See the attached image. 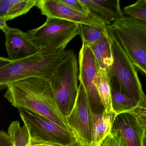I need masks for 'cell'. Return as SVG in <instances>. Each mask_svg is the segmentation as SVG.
<instances>
[{"label":"cell","mask_w":146,"mask_h":146,"mask_svg":"<svg viewBox=\"0 0 146 146\" xmlns=\"http://www.w3.org/2000/svg\"><path fill=\"white\" fill-rule=\"evenodd\" d=\"M4 96L14 107L39 114L72 133L57 106L50 81L37 77L17 81L7 86Z\"/></svg>","instance_id":"1"},{"label":"cell","mask_w":146,"mask_h":146,"mask_svg":"<svg viewBox=\"0 0 146 146\" xmlns=\"http://www.w3.org/2000/svg\"><path fill=\"white\" fill-rule=\"evenodd\" d=\"M70 50L54 52L41 48L34 55L12 61L0 67V90L7 89L9 84L31 77L40 78L51 82L57 67Z\"/></svg>","instance_id":"2"},{"label":"cell","mask_w":146,"mask_h":146,"mask_svg":"<svg viewBox=\"0 0 146 146\" xmlns=\"http://www.w3.org/2000/svg\"><path fill=\"white\" fill-rule=\"evenodd\" d=\"M111 39L113 63L107 73L111 90L139 102L146 99L137 70L112 31L107 27Z\"/></svg>","instance_id":"3"},{"label":"cell","mask_w":146,"mask_h":146,"mask_svg":"<svg viewBox=\"0 0 146 146\" xmlns=\"http://www.w3.org/2000/svg\"><path fill=\"white\" fill-rule=\"evenodd\" d=\"M108 27L137 70L143 76H146V22L123 14Z\"/></svg>","instance_id":"4"},{"label":"cell","mask_w":146,"mask_h":146,"mask_svg":"<svg viewBox=\"0 0 146 146\" xmlns=\"http://www.w3.org/2000/svg\"><path fill=\"white\" fill-rule=\"evenodd\" d=\"M78 78L77 58L74 51L70 50L57 67L50 82L57 106L65 117L69 115L76 102Z\"/></svg>","instance_id":"5"},{"label":"cell","mask_w":146,"mask_h":146,"mask_svg":"<svg viewBox=\"0 0 146 146\" xmlns=\"http://www.w3.org/2000/svg\"><path fill=\"white\" fill-rule=\"evenodd\" d=\"M78 26V24L67 20L47 17L42 25L27 34L38 47L61 52L79 35Z\"/></svg>","instance_id":"6"},{"label":"cell","mask_w":146,"mask_h":146,"mask_svg":"<svg viewBox=\"0 0 146 146\" xmlns=\"http://www.w3.org/2000/svg\"><path fill=\"white\" fill-rule=\"evenodd\" d=\"M18 110L23 125L30 136L66 146L77 141L72 133L48 119L26 109Z\"/></svg>","instance_id":"7"},{"label":"cell","mask_w":146,"mask_h":146,"mask_svg":"<svg viewBox=\"0 0 146 146\" xmlns=\"http://www.w3.org/2000/svg\"><path fill=\"white\" fill-rule=\"evenodd\" d=\"M67 125L77 141L83 144L92 143V113L85 90L81 84L73 108L65 117Z\"/></svg>","instance_id":"8"},{"label":"cell","mask_w":146,"mask_h":146,"mask_svg":"<svg viewBox=\"0 0 146 146\" xmlns=\"http://www.w3.org/2000/svg\"><path fill=\"white\" fill-rule=\"evenodd\" d=\"M78 79L85 90L92 113L103 112L105 110L100 99L97 87V68L94 58L89 47L82 46L78 57Z\"/></svg>","instance_id":"9"},{"label":"cell","mask_w":146,"mask_h":146,"mask_svg":"<svg viewBox=\"0 0 146 146\" xmlns=\"http://www.w3.org/2000/svg\"><path fill=\"white\" fill-rule=\"evenodd\" d=\"M35 6L41 15L47 17L67 20L78 24H84L101 29H106L110 24L90 11L88 14L79 13L60 1V0H36Z\"/></svg>","instance_id":"10"},{"label":"cell","mask_w":146,"mask_h":146,"mask_svg":"<svg viewBox=\"0 0 146 146\" xmlns=\"http://www.w3.org/2000/svg\"><path fill=\"white\" fill-rule=\"evenodd\" d=\"M146 128L140 124L130 113L116 115L111 133L115 136L121 146H145Z\"/></svg>","instance_id":"11"},{"label":"cell","mask_w":146,"mask_h":146,"mask_svg":"<svg viewBox=\"0 0 146 146\" xmlns=\"http://www.w3.org/2000/svg\"><path fill=\"white\" fill-rule=\"evenodd\" d=\"M5 35L6 49L11 61L30 57L40 49L31 40L27 33L19 29L10 28Z\"/></svg>","instance_id":"12"},{"label":"cell","mask_w":146,"mask_h":146,"mask_svg":"<svg viewBox=\"0 0 146 146\" xmlns=\"http://www.w3.org/2000/svg\"><path fill=\"white\" fill-rule=\"evenodd\" d=\"M116 115L114 112H108L105 111L99 113H92V143L95 146H100L104 139L111 133Z\"/></svg>","instance_id":"13"},{"label":"cell","mask_w":146,"mask_h":146,"mask_svg":"<svg viewBox=\"0 0 146 146\" xmlns=\"http://www.w3.org/2000/svg\"><path fill=\"white\" fill-rule=\"evenodd\" d=\"M107 27L102 38L89 47L94 55L97 68L106 70L113 63L111 39Z\"/></svg>","instance_id":"14"},{"label":"cell","mask_w":146,"mask_h":146,"mask_svg":"<svg viewBox=\"0 0 146 146\" xmlns=\"http://www.w3.org/2000/svg\"><path fill=\"white\" fill-rule=\"evenodd\" d=\"M36 3V0H0V17L12 20L28 13Z\"/></svg>","instance_id":"15"},{"label":"cell","mask_w":146,"mask_h":146,"mask_svg":"<svg viewBox=\"0 0 146 146\" xmlns=\"http://www.w3.org/2000/svg\"><path fill=\"white\" fill-rule=\"evenodd\" d=\"M96 83L98 94L105 111L113 112L112 108L111 87L106 70L98 69Z\"/></svg>","instance_id":"16"},{"label":"cell","mask_w":146,"mask_h":146,"mask_svg":"<svg viewBox=\"0 0 146 146\" xmlns=\"http://www.w3.org/2000/svg\"><path fill=\"white\" fill-rule=\"evenodd\" d=\"M113 111L116 115L130 113L138 106L139 102L114 90H111Z\"/></svg>","instance_id":"17"},{"label":"cell","mask_w":146,"mask_h":146,"mask_svg":"<svg viewBox=\"0 0 146 146\" xmlns=\"http://www.w3.org/2000/svg\"><path fill=\"white\" fill-rule=\"evenodd\" d=\"M106 29L96 28L90 25L79 24V35L82 39V45L90 47L100 40L105 34Z\"/></svg>","instance_id":"18"},{"label":"cell","mask_w":146,"mask_h":146,"mask_svg":"<svg viewBox=\"0 0 146 146\" xmlns=\"http://www.w3.org/2000/svg\"><path fill=\"white\" fill-rule=\"evenodd\" d=\"M12 146H26L28 144L29 135L24 125L21 126L19 121H13L8 129Z\"/></svg>","instance_id":"19"},{"label":"cell","mask_w":146,"mask_h":146,"mask_svg":"<svg viewBox=\"0 0 146 146\" xmlns=\"http://www.w3.org/2000/svg\"><path fill=\"white\" fill-rule=\"evenodd\" d=\"M122 12L127 17L146 22V0H138L134 4L125 7Z\"/></svg>","instance_id":"20"},{"label":"cell","mask_w":146,"mask_h":146,"mask_svg":"<svg viewBox=\"0 0 146 146\" xmlns=\"http://www.w3.org/2000/svg\"><path fill=\"white\" fill-rule=\"evenodd\" d=\"M80 1L90 11L100 16L109 24L111 23L119 17L114 13L97 5L93 0H80Z\"/></svg>","instance_id":"21"},{"label":"cell","mask_w":146,"mask_h":146,"mask_svg":"<svg viewBox=\"0 0 146 146\" xmlns=\"http://www.w3.org/2000/svg\"><path fill=\"white\" fill-rule=\"evenodd\" d=\"M97 5L114 13L119 17L123 15L119 0H93Z\"/></svg>","instance_id":"22"},{"label":"cell","mask_w":146,"mask_h":146,"mask_svg":"<svg viewBox=\"0 0 146 146\" xmlns=\"http://www.w3.org/2000/svg\"><path fill=\"white\" fill-rule=\"evenodd\" d=\"M60 1L79 13L87 14L90 12L80 0H60Z\"/></svg>","instance_id":"23"},{"label":"cell","mask_w":146,"mask_h":146,"mask_svg":"<svg viewBox=\"0 0 146 146\" xmlns=\"http://www.w3.org/2000/svg\"><path fill=\"white\" fill-rule=\"evenodd\" d=\"M26 146H66L58 143L46 141L29 135V141ZM71 146V145L70 146Z\"/></svg>","instance_id":"24"},{"label":"cell","mask_w":146,"mask_h":146,"mask_svg":"<svg viewBox=\"0 0 146 146\" xmlns=\"http://www.w3.org/2000/svg\"><path fill=\"white\" fill-rule=\"evenodd\" d=\"M100 146H121L119 141L111 133L104 139Z\"/></svg>","instance_id":"25"},{"label":"cell","mask_w":146,"mask_h":146,"mask_svg":"<svg viewBox=\"0 0 146 146\" xmlns=\"http://www.w3.org/2000/svg\"><path fill=\"white\" fill-rule=\"evenodd\" d=\"M0 146H12L11 138L8 132L0 131Z\"/></svg>","instance_id":"26"},{"label":"cell","mask_w":146,"mask_h":146,"mask_svg":"<svg viewBox=\"0 0 146 146\" xmlns=\"http://www.w3.org/2000/svg\"><path fill=\"white\" fill-rule=\"evenodd\" d=\"M7 21L5 19L0 17V30L3 31L5 34L10 28L7 25Z\"/></svg>","instance_id":"27"},{"label":"cell","mask_w":146,"mask_h":146,"mask_svg":"<svg viewBox=\"0 0 146 146\" xmlns=\"http://www.w3.org/2000/svg\"><path fill=\"white\" fill-rule=\"evenodd\" d=\"M11 62L8 58L0 56V67L5 66Z\"/></svg>","instance_id":"28"},{"label":"cell","mask_w":146,"mask_h":146,"mask_svg":"<svg viewBox=\"0 0 146 146\" xmlns=\"http://www.w3.org/2000/svg\"><path fill=\"white\" fill-rule=\"evenodd\" d=\"M71 146H95L94 144L90 145H87V144H83L78 142L76 141L75 143L71 145Z\"/></svg>","instance_id":"29"}]
</instances>
